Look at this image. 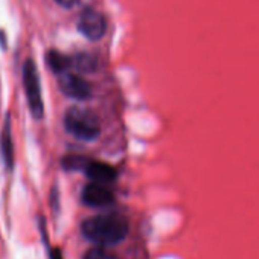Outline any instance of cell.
I'll use <instances>...</instances> for the list:
<instances>
[{"mask_svg":"<svg viewBox=\"0 0 259 259\" xmlns=\"http://www.w3.org/2000/svg\"><path fill=\"white\" fill-rule=\"evenodd\" d=\"M130 226L125 217L119 213L95 215L82 221L81 232L85 239L98 247H110L122 242L128 235Z\"/></svg>","mask_w":259,"mask_h":259,"instance_id":"obj_1","label":"cell"},{"mask_svg":"<svg viewBox=\"0 0 259 259\" xmlns=\"http://www.w3.org/2000/svg\"><path fill=\"white\" fill-rule=\"evenodd\" d=\"M66 132L79 141H95L101 135L99 117L92 111L79 107L69 108L64 114Z\"/></svg>","mask_w":259,"mask_h":259,"instance_id":"obj_2","label":"cell"},{"mask_svg":"<svg viewBox=\"0 0 259 259\" xmlns=\"http://www.w3.org/2000/svg\"><path fill=\"white\" fill-rule=\"evenodd\" d=\"M23 84L25 92L29 104V110L34 117H43V99H41V89H40V78L32 60H26L23 64Z\"/></svg>","mask_w":259,"mask_h":259,"instance_id":"obj_3","label":"cell"},{"mask_svg":"<svg viewBox=\"0 0 259 259\" xmlns=\"http://www.w3.org/2000/svg\"><path fill=\"white\" fill-rule=\"evenodd\" d=\"M78 28L87 38L99 40L107 29V23H105V19L101 13H98L96 10L87 8L79 16Z\"/></svg>","mask_w":259,"mask_h":259,"instance_id":"obj_4","label":"cell"},{"mask_svg":"<svg viewBox=\"0 0 259 259\" xmlns=\"http://www.w3.org/2000/svg\"><path fill=\"white\" fill-rule=\"evenodd\" d=\"M60 89L61 92L72 98V99H78V101H84L87 98H90L92 95V87L90 84L81 78L79 75H75V73H69V72H64L60 75Z\"/></svg>","mask_w":259,"mask_h":259,"instance_id":"obj_5","label":"cell"},{"mask_svg":"<svg viewBox=\"0 0 259 259\" xmlns=\"http://www.w3.org/2000/svg\"><path fill=\"white\" fill-rule=\"evenodd\" d=\"M81 200L89 207H108L114 203V194L105 185L89 183L81 192Z\"/></svg>","mask_w":259,"mask_h":259,"instance_id":"obj_6","label":"cell"},{"mask_svg":"<svg viewBox=\"0 0 259 259\" xmlns=\"http://www.w3.org/2000/svg\"><path fill=\"white\" fill-rule=\"evenodd\" d=\"M82 171L92 180V183H99V185H105V186H108L117 177V172L111 165H108L105 162L90 160V159L87 160Z\"/></svg>","mask_w":259,"mask_h":259,"instance_id":"obj_7","label":"cell"},{"mask_svg":"<svg viewBox=\"0 0 259 259\" xmlns=\"http://www.w3.org/2000/svg\"><path fill=\"white\" fill-rule=\"evenodd\" d=\"M49 64H51V67H52L55 72H58V73L61 75V73L66 72V69L69 67L70 61H69V58L63 57V55H60V54H57V52H51V54H49Z\"/></svg>","mask_w":259,"mask_h":259,"instance_id":"obj_8","label":"cell"},{"mask_svg":"<svg viewBox=\"0 0 259 259\" xmlns=\"http://www.w3.org/2000/svg\"><path fill=\"white\" fill-rule=\"evenodd\" d=\"M82 259H119V257L111 251L105 250L104 247H93L84 253Z\"/></svg>","mask_w":259,"mask_h":259,"instance_id":"obj_9","label":"cell"},{"mask_svg":"<svg viewBox=\"0 0 259 259\" xmlns=\"http://www.w3.org/2000/svg\"><path fill=\"white\" fill-rule=\"evenodd\" d=\"M75 66L82 72H90L95 69V60L90 55H78L75 58Z\"/></svg>","mask_w":259,"mask_h":259,"instance_id":"obj_10","label":"cell"},{"mask_svg":"<svg viewBox=\"0 0 259 259\" xmlns=\"http://www.w3.org/2000/svg\"><path fill=\"white\" fill-rule=\"evenodd\" d=\"M55 2L60 4L64 8H70V7H73V4L76 2V0H55Z\"/></svg>","mask_w":259,"mask_h":259,"instance_id":"obj_11","label":"cell"},{"mask_svg":"<svg viewBox=\"0 0 259 259\" xmlns=\"http://www.w3.org/2000/svg\"><path fill=\"white\" fill-rule=\"evenodd\" d=\"M52 259H61V254H60L58 250H54L52 251Z\"/></svg>","mask_w":259,"mask_h":259,"instance_id":"obj_12","label":"cell"}]
</instances>
